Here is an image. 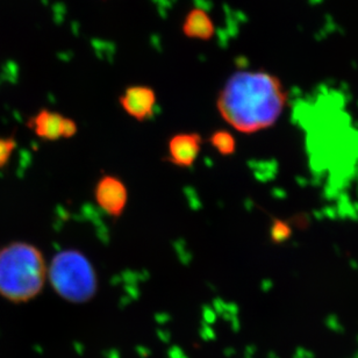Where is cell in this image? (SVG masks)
Returning <instances> with one entry per match:
<instances>
[{
	"instance_id": "30bf717a",
	"label": "cell",
	"mask_w": 358,
	"mask_h": 358,
	"mask_svg": "<svg viewBox=\"0 0 358 358\" xmlns=\"http://www.w3.org/2000/svg\"><path fill=\"white\" fill-rule=\"evenodd\" d=\"M15 148H17V140L13 136L0 138V168L7 166Z\"/></svg>"
},
{
	"instance_id": "7a4b0ae2",
	"label": "cell",
	"mask_w": 358,
	"mask_h": 358,
	"mask_svg": "<svg viewBox=\"0 0 358 358\" xmlns=\"http://www.w3.org/2000/svg\"><path fill=\"white\" fill-rule=\"evenodd\" d=\"M48 278L43 254L26 242L0 248V296L10 303L31 301L42 292Z\"/></svg>"
},
{
	"instance_id": "7c38bea8",
	"label": "cell",
	"mask_w": 358,
	"mask_h": 358,
	"mask_svg": "<svg viewBox=\"0 0 358 358\" xmlns=\"http://www.w3.org/2000/svg\"><path fill=\"white\" fill-rule=\"evenodd\" d=\"M77 133V124L73 119L64 117L62 126V138H69Z\"/></svg>"
},
{
	"instance_id": "ba28073f",
	"label": "cell",
	"mask_w": 358,
	"mask_h": 358,
	"mask_svg": "<svg viewBox=\"0 0 358 358\" xmlns=\"http://www.w3.org/2000/svg\"><path fill=\"white\" fill-rule=\"evenodd\" d=\"M64 117L50 110H38L28 121V127L35 135L45 141H56L62 138V126Z\"/></svg>"
},
{
	"instance_id": "6da1fadb",
	"label": "cell",
	"mask_w": 358,
	"mask_h": 358,
	"mask_svg": "<svg viewBox=\"0 0 358 358\" xmlns=\"http://www.w3.org/2000/svg\"><path fill=\"white\" fill-rule=\"evenodd\" d=\"M287 94L278 77L266 71L233 73L217 99L219 113L241 133L252 134L271 127L286 105Z\"/></svg>"
},
{
	"instance_id": "52a82bcc",
	"label": "cell",
	"mask_w": 358,
	"mask_h": 358,
	"mask_svg": "<svg viewBox=\"0 0 358 358\" xmlns=\"http://www.w3.org/2000/svg\"><path fill=\"white\" fill-rule=\"evenodd\" d=\"M182 34L191 40L208 41L215 33L213 19L207 10L194 7L186 13L182 24Z\"/></svg>"
},
{
	"instance_id": "277c9868",
	"label": "cell",
	"mask_w": 358,
	"mask_h": 358,
	"mask_svg": "<svg viewBox=\"0 0 358 358\" xmlns=\"http://www.w3.org/2000/svg\"><path fill=\"white\" fill-rule=\"evenodd\" d=\"M94 196L96 203L108 215L120 217L127 205V187L117 177L103 176L96 182Z\"/></svg>"
},
{
	"instance_id": "8fae6325",
	"label": "cell",
	"mask_w": 358,
	"mask_h": 358,
	"mask_svg": "<svg viewBox=\"0 0 358 358\" xmlns=\"http://www.w3.org/2000/svg\"><path fill=\"white\" fill-rule=\"evenodd\" d=\"M289 228L282 221H275L272 224L271 238L275 242H282L289 236Z\"/></svg>"
},
{
	"instance_id": "9c48e42d",
	"label": "cell",
	"mask_w": 358,
	"mask_h": 358,
	"mask_svg": "<svg viewBox=\"0 0 358 358\" xmlns=\"http://www.w3.org/2000/svg\"><path fill=\"white\" fill-rule=\"evenodd\" d=\"M210 143L221 155L229 156L234 154L236 142L231 133L226 131H215L210 135Z\"/></svg>"
},
{
	"instance_id": "5b68a950",
	"label": "cell",
	"mask_w": 358,
	"mask_h": 358,
	"mask_svg": "<svg viewBox=\"0 0 358 358\" xmlns=\"http://www.w3.org/2000/svg\"><path fill=\"white\" fill-rule=\"evenodd\" d=\"M119 100L126 113L138 121H145L155 107L156 93L152 87L134 85L124 90Z\"/></svg>"
},
{
	"instance_id": "3957f363",
	"label": "cell",
	"mask_w": 358,
	"mask_h": 358,
	"mask_svg": "<svg viewBox=\"0 0 358 358\" xmlns=\"http://www.w3.org/2000/svg\"><path fill=\"white\" fill-rule=\"evenodd\" d=\"M48 279L61 298L73 303H84L96 296L98 279L87 256L68 249L54 256L48 266Z\"/></svg>"
},
{
	"instance_id": "8992f818",
	"label": "cell",
	"mask_w": 358,
	"mask_h": 358,
	"mask_svg": "<svg viewBox=\"0 0 358 358\" xmlns=\"http://www.w3.org/2000/svg\"><path fill=\"white\" fill-rule=\"evenodd\" d=\"M201 143L203 140L198 133L175 135L169 141V162L177 166L189 168L199 155Z\"/></svg>"
}]
</instances>
